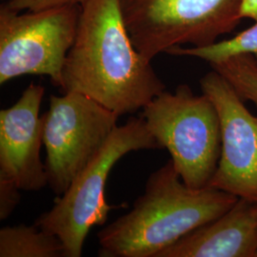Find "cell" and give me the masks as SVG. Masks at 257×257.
Here are the masks:
<instances>
[{
  "instance_id": "1",
  "label": "cell",
  "mask_w": 257,
  "mask_h": 257,
  "mask_svg": "<svg viewBox=\"0 0 257 257\" xmlns=\"http://www.w3.org/2000/svg\"><path fill=\"white\" fill-rule=\"evenodd\" d=\"M60 89L83 93L119 116L142 110L165 91L131 39L121 0H87L81 6Z\"/></svg>"
},
{
  "instance_id": "2",
  "label": "cell",
  "mask_w": 257,
  "mask_h": 257,
  "mask_svg": "<svg viewBox=\"0 0 257 257\" xmlns=\"http://www.w3.org/2000/svg\"><path fill=\"white\" fill-rule=\"evenodd\" d=\"M238 197L184 183L172 159L148 178L133 209L97 233L98 256L158 257L187 233L218 218Z\"/></svg>"
},
{
  "instance_id": "3",
  "label": "cell",
  "mask_w": 257,
  "mask_h": 257,
  "mask_svg": "<svg viewBox=\"0 0 257 257\" xmlns=\"http://www.w3.org/2000/svg\"><path fill=\"white\" fill-rule=\"evenodd\" d=\"M141 116L184 183L193 190L209 187L221 155L220 119L211 99L181 84L149 102Z\"/></svg>"
},
{
  "instance_id": "4",
  "label": "cell",
  "mask_w": 257,
  "mask_h": 257,
  "mask_svg": "<svg viewBox=\"0 0 257 257\" xmlns=\"http://www.w3.org/2000/svg\"><path fill=\"white\" fill-rule=\"evenodd\" d=\"M161 149L144 118L130 117L114 128L101 152L94 157L54 207L38 216L35 225L61 240L64 257L82 255L85 239L93 226L104 225L116 207L105 197V187L113 166L131 152Z\"/></svg>"
},
{
  "instance_id": "5",
  "label": "cell",
  "mask_w": 257,
  "mask_h": 257,
  "mask_svg": "<svg viewBox=\"0 0 257 257\" xmlns=\"http://www.w3.org/2000/svg\"><path fill=\"white\" fill-rule=\"evenodd\" d=\"M241 0H121L131 39L148 62L169 49L205 47L237 26Z\"/></svg>"
},
{
  "instance_id": "6",
  "label": "cell",
  "mask_w": 257,
  "mask_h": 257,
  "mask_svg": "<svg viewBox=\"0 0 257 257\" xmlns=\"http://www.w3.org/2000/svg\"><path fill=\"white\" fill-rule=\"evenodd\" d=\"M81 6L68 5L20 14L0 7V84L25 74L47 75L60 88L74 44Z\"/></svg>"
},
{
  "instance_id": "7",
  "label": "cell",
  "mask_w": 257,
  "mask_h": 257,
  "mask_svg": "<svg viewBox=\"0 0 257 257\" xmlns=\"http://www.w3.org/2000/svg\"><path fill=\"white\" fill-rule=\"evenodd\" d=\"M120 116L80 92L50 96L43 118L48 186L60 196L105 147Z\"/></svg>"
},
{
  "instance_id": "8",
  "label": "cell",
  "mask_w": 257,
  "mask_h": 257,
  "mask_svg": "<svg viewBox=\"0 0 257 257\" xmlns=\"http://www.w3.org/2000/svg\"><path fill=\"white\" fill-rule=\"evenodd\" d=\"M200 86L220 119V159L209 187L257 202V116L216 71L204 75Z\"/></svg>"
},
{
  "instance_id": "9",
  "label": "cell",
  "mask_w": 257,
  "mask_h": 257,
  "mask_svg": "<svg viewBox=\"0 0 257 257\" xmlns=\"http://www.w3.org/2000/svg\"><path fill=\"white\" fill-rule=\"evenodd\" d=\"M45 88L31 83L19 100L0 110V178L20 191L38 192L48 185L40 159L43 118L39 115Z\"/></svg>"
},
{
  "instance_id": "10",
  "label": "cell",
  "mask_w": 257,
  "mask_h": 257,
  "mask_svg": "<svg viewBox=\"0 0 257 257\" xmlns=\"http://www.w3.org/2000/svg\"><path fill=\"white\" fill-rule=\"evenodd\" d=\"M257 202L238 198L218 218L187 233L158 257H256Z\"/></svg>"
},
{
  "instance_id": "11",
  "label": "cell",
  "mask_w": 257,
  "mask_h": 257,
  "mask_svg": "<svg viewBox=\"0 0 257 257\" xmlns=\"http://www.w3.org/2000/svg\"><path fill=\"white\" fill-rule=\"evenodd\" d=\"M0 257H64L56 235L35 224L4 227L0 230Z\"/></svg>"
},
{
  "instance_id": "12",
  "label": "cell",
  "mask_w": 257,
  "mask_h": 257,
  "mask_svg": "<svg viewBox=\"0 0 257 257\" xmlns=\"http://www.w3.org/2000/svg\"><path fill=\"white\" fill-rule=\"evenodd\" d=\"M166 54L193 56L209 62L210 65L219 63L235 55H251L257 62V22L228 40L216 41L205 47H174L169 49Z\"/></svg>"
},
{
  "instance_id": "13",
  "label": "cell",
  "mask_w": 257,
  "mask_h": 257,
  "mask_svg": "<svg viewBox=\"0 0 257 257\" xmlns=\"http://www.w3.org/2000/svg\"><path fill=\"white\" fill-rule=\"evenodd\" d=\"M211 67L230 83L241 99L252 102L257 108V62L252 55H235Z\"/></svg>"
},
{
  "instance_id": "14",
  "label": "cell",
  "mask_w": 257,
  "mask_h": 257,
  "mask_svg": "<svg viewBox=\"0 0 257 257\" xmlns=\"http://www.w3.org/2000/svg\"><path fill=\"white\" fill-rule=\"evenodd\" d=\"M19 187L9 180L0 178V219H7L20 202Z\"/></svg>"
},
{
  "instance_id": "15",
  "label": "cell",
  "mask_w": 257,
  "mask_h": 257,
  "mask_svg": "<svg viewBox=\"0 0 257 257\" xmlns=\"http://www.w3.org/2000/svg\"><path fill=\"white\" fill-rule=\"evenodd\" d=\"M87 0H9L6 4L17 12L38 11L60 6L78 5L82 6Z\"/></svg>"
},
{
  "instance_id": "16",
  "label": "cell",
  "mask_w": 257,
  "mask_h": 257,
  "mask_svg": "<svg viewBox=\"0 0 257 257\" xmlns=\"http://www.w3.org/2000/svg\"><path fill=\"white\" fill-rule=\"evenodd\" d=\"M239 17L257 22V0H241Z\"/></svg>"
},
{
  "instance_id": "17",
  "label": "cell",
  "mask_w": 257,
  "mask_h": 257,
  "mask_svg": "<svg viewBox=\"0 0 257 257\" xmlns=\"http://www.w3.org/2000/svg\"><path fill=\"white\" fill-rule=\"evenodd\" d=\"M256 257H257V253H256Z\"/></svg>"
},
{
  "instance_id": "18",
  "label": "cell",
  "mask_w": 257,
  "mask_h": 257,
  "mask_svg": "<svg viewBox=\"0 0 257 257\" xmlns=\"http://www.w3.org/2000/svg\"><path fill=\"white\" fill-rule=\"evenodd\" d=\"M2 1H3V0H2Z\"/></svg>"
}]
</instances>
